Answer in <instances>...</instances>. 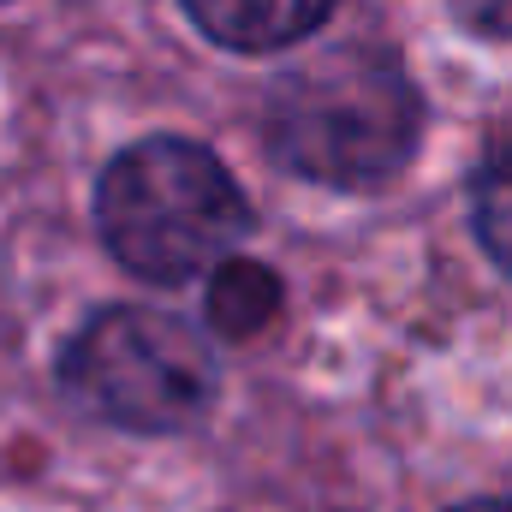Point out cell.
Instances as JSON below:
<instances>
[{"label":"cell","instance_id":"obj_1","mask_svg":"<svg viewBox=\"0 0 512 512\" xmlns=\"http://www.w3.org/2000/svg\"><path fill=\"white\" fill-rule=\"evenodd\" d=\"M256 126L280 173L322 191H382L417 155L423 96L393 54L346 42L280 72Z\"/></svg>","mask_w":512,"mask_h":512},{"label":"cell","instance_id":"obj_2","mask_svg":"<svg viewBox=\"0 0 512 512\" xmlns=\"http://www.w3.org/2000/svg\"><path fill=\"white\" fill-rule=\"evenodd\" d=\"M251 197L197 137H137L96 179V239L126 274L179 286L245 245Z\"/></svg>","mask_w":512,"mask_h":512},{"label":"cell","instance_id":"obj_3","mask_svg":"<svg viewBox=\"0 0 512 512\" xmlns=\"http://www.w3.org/2000/svg\"><path fill=\"white\" fill-rule=\"evenodd\" d=\"M60 387L126 435H179L215 411L221 358L209 334L161 304H108L60 346Z\"/></svg>","mask_w":512,"mask_h":512},{"label":"cell","instance_id":"obj_4","mask_svg":"<svg viewBox=\"0 0 512 512\" xmlns=\"http://www.w3.org/2000/svg\"><path fill=\"white\" fill-rule=\"evenodd\" d=\"M197 36L227 54H280L298 48L340 0H179Z\"/></svg>","mask_w":512,"mask_h":512},{"label":"cell","instance_id":"obj_5","mask_svg":"<svg viewBox=\"0 0 512 512\" xmlns=\"http://www.w3.org/2000/svg\"><path fill=\"white\" fill-rule=\"evenodd\" d=\"M280 304H286V286L256 256H227L203 280V322L221 340H256L262 328H274Z\"/></svg>","mask_w":512,"mask_h":512},{"label":"cell","instance_id":"obj_6","mask_svg":"<svg viewBox=\"0 0 512 512\" xmlns=\"http://www.w3.org/2000/svg\"><path fill=\"white\" fill-rule=\"evenodd\" d=\"M471 233L483 256L512 274V143H501L471 179Z\"/></svg>","mask_w":512,"mask_h":512},{"label":"cell","instance_id":"obj_7","mask_svg":"<svg viewBox=\"0 0 512 512\" xmlns=\"http://www.w3.org/2000/svg\"><path fill=\"white\" fill-rule=\"evenodd\" d=\"M447 12L483 42H512V0H447Z\"/></svg>","mask_w":512,"mask_h":512},{"label":"cell","instance_id":"obj_8","mask_svg":"<svg viewBox=\"0 0 512 512\" xmlns=\"http://www.w3.org/2000/svg\"><path fill=\"white\" fill-rule=\"evenodd\" d=\"M447 512H512V495H471V501H459Z\"/></svg>","mask_w":512,"mask_h":512},{"label":"cell","instance_id":"obj_9","mask_svg":"<svg viewBox=\"0 0 512 512\" xmlns=\"http://www.w3.org/2000/svg\"><path fill=\"white\" fill-rule=\"evenodd\" d=\"M0 6H6V0H0Z\"/></svg>","mask_w":512,"mask_h":512}]
</instances>
